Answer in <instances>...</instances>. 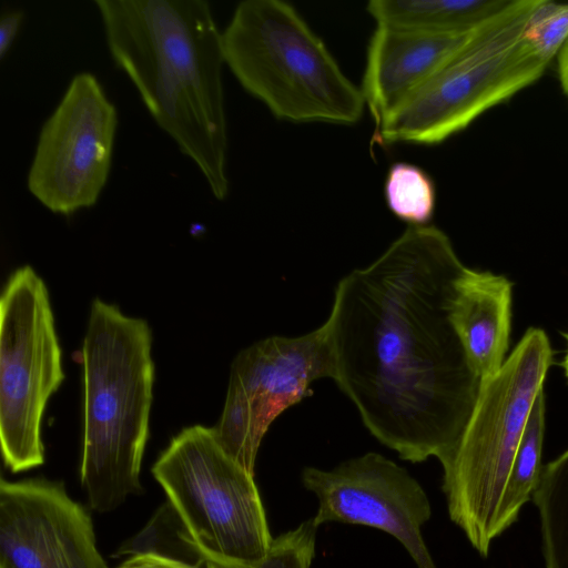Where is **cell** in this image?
Masks as SVG:
<instances>
[{"instance_id":"1","label":"cell","mask_w":568,"mask_h":568,"mask_svg":"<svg viewBox=\"0 0 568 568\" xmlns=\"http://www.w3.org/2000/svg\"><path fill=\"white\" fill-rule=\"evenodd\" d=\"M465 268L442 230L408 226L339 280L324 323L333 381L368 432L410 463L449 458L480 389L450 320Z\"/></svg>"},{"instance_id":"2","label":"cell","mask_w":568,"mask_h":568,"mask_svg":"<svg viewBox=\"0 0 568 568\" xmlns=\"http://www.w3.org/2000/svg\"><path fill=\"white\" fill-rule=\"evenodd\" d=\"M114 63L213 196L229 194L222 32L204 0H94Z\"/></svg>"},{"instance_id":"3","label":"cell","mask_w":568,"mask_h":568,"mask_svg":"<svg viewBox=\"0 0 568 568\" xmlns=\"http://www.w3.org/2000/svg\"><path fill=\"white\" fill-rule=\"evenodd\" d=\"M84 386L81 485L99 513L142 491L154 362L148 322L97 297L82 346Z\"/></svg>"},{"instance_id":"4","label":"cell","mask_w":568,"mask_h":568,"mask_svg":"<svg viewBox=\"0 0 568 568\" xmlns=\"http://www.w3.org/2000/svg\"><path fill=\"white\" fill-rule=\"evenodd\" d=\"M551 363L547 334L529 327L501 367L481 381L463 435L442 465L449 518L484 558L506 530L503 511L513 466Z\"/></svg>"},{"instance_id":"5","label":"cell","mask_w":568,"mask_h":568,"mask_svg":"<svg viewBox=\"0 0 568 568\" xmlns=\"http://www.w3.org/2000/svg\"><path fill=\"white\" fill-rule=\"evenodd\" d=\"M222 48L244 90L280 120L351 125L364 113L361 89L285 1L240 2L222 32Z\"/></svg>"},{"instance_id":"6","label":"cell","mask_w":568,"mask_h":568,"mask_svg":"<svg viewBox=\"0 0 568 568\" xmlns=\"http://www.w3.org/2000/svg\"><path fill=\"white\" fill-rule=\"evenodd\" d=\"M539 1L515 0L477 29L390 114L374 140L378 144L440 143L537 81L550 62L526 39L525 30Z\"/></svg>"},{"instance_id":"7","label":"cell","mask_w":568,"mask_h":568,"mask_svg":"<svg viewBox=\"0 0 568 568\" xmlns=\"http://www.w3.org/2000/svg\"><path fill=\"white\" fill-rule=\"evenodd\" d=\"M151 470L203 561L253 564L267 554L273 537L254 474L225 452L212 427L183 428Z\"/></svg>"},{"instance_id":"8","label":"cell","mask_w":568,"mask_h":568,"mask_svg":"<svg viewBox=\"0 0 568 568\" xmlns=\"http://www.w3.org/2000/svg\"><path fill=\"white\" fill-rule=\"evenodd\" d=\"M63 381L49 291L23 265L10 274L0 298V442L11 473L44 463L42 418Z\"/></svg>"},{"instance_id":"9","label":"cell","mask_w":568,"mask_h":568,"mask_svg":"<svg viewBox=\"0 0 568 568\" xmlns=\"http://www.w3.org/2000/svg\"><path fill=\"white\" fill-rule=\"evenodd\" d=\"M334 376L326 325L301 336H270L237 353L231 364L224 407L212 427L225 452L254 474L262 439L284 410Z\"/></svg>"},{"instance_id":"10","label":"cell","mask_w":568,"mask_h":568,"mask_svg":"<svg viewBox=\"0 0 568 568\" xmlns=\"http://www.w3.org/2000/svg\"><path fill=\"white\" fill-rule=\"evenodd\" d=\"M116 122L115 106L97 78L77 73L40 129L29 192L57 214L93 206L109 176Z\"/></svg>"},{"instance_id":"11","label":"cell","mask_w":568,"mask_h":568,"mask_svg":"<svg viewBox=\"0 0 568 568\" xmlns=\"http://www.w3.org/2000/svg\"><path fill=\"white\" fill-rule=\"evenodd\" d=\"M302 481L318 499L317 528L333 521L383 530L403 545L417 568H436L422 535L432 517L430 501L405 468L371 452L331 470L305 467Z\"/></svg>"},{"instance_id":"12","label":"cell","mask_w":568,"mask_h":568,"mask_svg":"<svg viewBox=\"0 0 568 568\" xmlns=\"http://www.w3.org/2000/svg\"><path fill=\"white\" fill-rule=\"evenodd\" d=\"M0 568H108L93 521L62 481L0 483Z\"/></svg>"},{"instance_id":"13","label":"cell","mask_w":568,"mask_h":568,"mask_svg":"<svg viewBox=\"0 0 568 568\" xmlns=\"http://www.w3.org/2000/svg\"><path fill=\"white\" fill-rule=\"evenodd\" d=\"M474 32L436 36L376 26L368 43L361 88L374 121V134Z\"/></svg>"},{"instance_id":"14","label":"cell","mask_w":568,"mask_h":568,"mask_svg":"<svg viewBox=\"0 0 568 568\" xmlns=\"http://www.w3.org/2000/svg\"><path fill=\"white\" fill-rule=\"evenodd\" d=\"M513 283L466 267L456 281L450 320L468 361L483 381L504 364L511 323Z\"/></svg>"},{"instance_id":"15","label":"cell","mask_w":568,"mask_h":568,"mask_svg":"<svg viewBox=\"0 0 568 568\" xmlns=\"http://www.w3.org/2000/svg\"><path fill=\"white\" fill-rule=\"evenodd\" d=\"M515 0H372L366 10L376 26L436 34L474 32Z\"/></svg>"},{"instance_id":"16","label":"cell","mask_w":568,"mask_h":568,"mask_svg":"<svg viewBox=\"0 0 568 568\" xmlns=\"http://www.w3.org/2000/svg\"><path fill=\"white\" fill-rule=\"evenodd\" d=\"M545 568H568V449L544 465L534 491Z\"/></svg>"},{"instance_id":"17","label":"cell","mask_w":568,"mask_h":568,"mask_svg":"<svg viewBox=\"0 0 568 568\" xmlns=\"http://www.w3.org/2000/svg\"><path fill=\"white\" fill-rule=\"evenodd\" d=\"M546 403L541 390L528 416L508 484L503 520L506 529L517 521L521 508L532 498L542 471Z\"/></svg>"},{"instance_id":"18","label":"cell","mask_w":568,"mask_h":568,"mask_svg":"<svg viewBox=\"0 0 568 568\" xmlns=\"http://www.w3.org/2000/svg\"><path fill=\"white\" fill-rule=\"evenodd\" d=\"M384 194L388 209L409 226L428 225L432 220L436 191L432 178L420 168L396 162L388 169Z\"/></svg>"},{"instance_id":"19","label":"cell","mask_w":568,"mask_h":568,"mask_svg":"<svg viewBox=\"0 0 568 568\" xmlns=\"http://www.w3.org/2000/svg\"><path fill=\"white\" fill-rule=\"evenodd\" d=\"M155 554L202 567L203 557L185 529L180 516L168 501L143 530L124 542L120 555Z\"/></svg>"},{"instance_id":"20","label":"cell","mask_w":568,"mask_h":568,"mask_svg":"<svg viewBox=\"0 0 568 568\" xmlns=\"http://www.w3.org/2000/svg\"><path fill=\"white\" fill-rule=\"evenodd\" d=\"M317 527L310 518L296 528L273 538L267 554L253 564L204 559V568H311L315 556Z\"/></svg>"},{"instance_id":"21","label":"cell","mask_w":568,"mask_h":568,"mask_svg":"<svg viewBox=\"0 0 568 568\" xmlns=\"http://www.w3.org/2000/svg\"><path fill=\"white\" fill-rule=\"evenodd\" d=\"M525 37L550 62L568 39V3L540 0L529 18Z\"/></svg>"},{"instance_id":"22","label":"cell","mask_w":568,"mask_h":568,"mask_svg":"<svg viewBox=\"0 0 568 568\" xmlns=\"http://www.w3.org/2000/svg\"><path fill=\"white\" fill-rule=\"evenodd\" d=\"M118 568H201L192 564L155 554L134 555Z\"/></svg>"},{"instance_id":"23","label":"cell","mask_w":568,"mask_h":568,"mask_svg":"<svg viewBox=\"0 0 568 568\" xmlns=\"http://www.w3.org/2000/svg\"><path fill=\"white\" fill-rule=\"evenodd\" d=\"M23 19L21 10H12L2 13L0 19V58L9 51Z\"/></svg>"},{"instance_id":"24","label":"cell","mask_w":568,"mask_h":568,"mask_svg":"<svg viewBox=\"0 0 568 568\" xmlns=\"http://www.w3.org/2000/svg\"><path fill=\"white\" fill-rule=\"evenodd\" d=\"M558 75L561 87L568 97V39L557 54Z\"/></svg>"},{"instance_id":"25","label":"cell","mask_w":568,"mask_h":568,"mask_svg":"<svg viewBox=\"0 0 568 568\" xmlns=\"http://www.w3.org/2000/svg\"><path fill=\"white\" fill-rule=\"evenodd\" d=\"M562 335H564V337L567 341V351H566L565 357H564V359L561 362V366H562L565 375H566V377L568 379V333H565Z\"/></svg>"}]
</instances>
